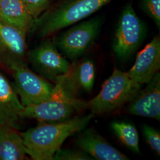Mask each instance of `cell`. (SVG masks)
<instances>
[{
  "instance_id": "obj_1",
  "label": "cell",
  "mask_w": 160,
  "mask_h": 160,
  "mask_svg": "<svg viewBox=\"0 0 160 160\" xmlns=\"http://www.w3.org/2000/svg\"><path fill=\"white\" fill-rule=\"evenodd\" d=\"M94 116L91 113L61 122H40L22 133L27 154L32 160H53L64 141L84 129Z\"/></svg>"
},
{
  "instance_id": "obj_2",
  "label": "cell",
  "mask_w": 160,
  "mask_h": 160,
  "mask_svg": "<svg viewBox=\"0 0 160 160\" xmlns=\"http://www.w3.org/2000/svg\"><path fill=\"white\" fill-rule=\"evenodd\" d=\"M112 0H65L33 21L30 30L46 38L89 17Z\"/></svg>"
},
{
  "instance_id": "obj_3",
  "label": "cell",
  "mask_w": 160,
  "mask_h": 160,
  "mask_svg": "<svg viewBox=\"0 0 160 160\" xmlns=\"http://www.w3.org/2000/svg\"><path fill=\"white\" fill-rule=\"evenodd\" d=\"M142 86L131 79L127 72L114 68L100 92L88 102V108L94 115L110 113L129 102Z\"/></svg>"
},
{
  "instance_id": "obj_4",
  "label": "cell",
  "mask_w": 160,
  "mask_h": 160,
  "mask_svg": "<svg viewBox=\"0 0 160 160\" xmlns=\"http://www.w3.org/2000/svg\"><path fill=\"white\" fill-rule=\"evenodd\" d=\"M86 108L88 102L69 99L54 86L51 97L42 102L24 107L20 118L34 119L40 122H61L72 118L76 112Z\"/></svg>"
},
{
  "instance_id": "obj_5",
  "label": "cell",
  "mask_w": 160,
  "mask_h": 160,
  "mask_svg": "<svg viewBox=\"0 0 160 160\" xmlns=\"http://www.w3.org/2000/svg\"><path fill=\"white\" fill-rule=\"evenodd\" d=\"M102 25L100 17L84 21L59 34L53 43L67 58L76 60L92 46Z\"/></svg>"
},
{
  "instance_id": "obj_6",
  "label": "cell",
  "mask_w": 160,
  "mask_h": 160,
  "mask_svg": "<svg viewBox=\"0 0 160 160\" xmlns=\"http://www.w3.org/2000/svg\"><path fill=\"white\" fill-rule=\"evenodd\" d=\"M145 31L143 22L131 4H127L121 13L114 34L115 55L121 60L130 57L141 44Z\"/></svg>"
},
{
  "instance_id": "obj_7",
  "label": "cell",
  "mask_w": 160,
  "mask_h": 160,
  "mask_svg": "<svg viewBox=\"0 0 160 160\" xmlns=\"http://www.w3.org/2000/svg\"><path fill=\"white\" fill-rule=\"evenodd\" d=\"M14 87L24 107L36 104L48 99L54 84L29 68L23 63L14 69Z\"/></svg>"
},
{
  "instance_id": "obj_8",
  "label": "cell",
  "mask_w": 160,
  "mask_h": 160,
  "mask_svg": "<svg viewBox=\"0 0 160 160\" xmlns=\"http://www.w3.org/2000/svg\"><path fill=\"white\" fill-rule=\"evenodd\" d=\"M29 62L38 74L53 83L68 71L71 64L58 51L55 43L44 40L27 53Z\"/></svg>"
},
{
  "instance_id": "obj_9",
  "label": "cell",
  "mask_w": 160,
  "mask_h": 160,
  "mask_svg": "<svg viewBox=\"0 0 160 160\" xmlns=\"http://www.w3.org/2000/svg\"><path fill=\"white\" fill-rule=\"evenodd\" d=\"M96 78V68L92 60L86 59L71 65L68 71L58 77L55 88L71 100H79L81 92H91Z\"/></svg>"
},
{
  "instance_id": "obj_10",
  "label": "cell",
  "mask_w": 160,
  "mask_h": 160,
  "mask_svg": "<svg viewBox=\"0 0 160 160\" xmlns=\"http://www.w3.org/2000/svg\"><path fill=\"white\" fill-rule=\"evenodd\" d=\"M26 34L0 21V67L12 72L26 63Z\"/></svg>"
},
{
  "instance_id": "obj_11",
  "label": "cell",
  "mask_w": 160,
  "mask_h": 160,
  "mask_svg": "<svg viewBox=\"0 0 160 160\" xmlns=\"http://www.w3.org/2000/svg\"><path fill=\"white\" fill-rule=\"evenodd\" d=\"M147 84L129 102L126 112L128 114L160 120V73L157 72Z\"/></svg>"
},
{
  "instance_id": "obj_12",
  "label": "cell",
  "mask_w": 160,
  "mask_h": 160,
  "mask_svg": "<svg viewBox=\"0 0 160 160\" xmlns=\"http://www.w3.org/2000/svg\"><path fill=\"white\" fill-rule=\"evenodd\" d=\"M160 68V38L156 36L138 53L135 62L127 72L138 83L148 84Z\"/></svg>"
},
{
  "instance_id": "obj_13",
  "label": "cell",
  "mask_w": 160,
  "mask_h": 160,
  "mask_svg": "<svg viewBox=\"0 0 160 160\" xmlns=\"http://www.w3.org/2000/svg\"><path fill=\"white\" fill-rule=\"evenodd\" d=\"M75 145L93 160H127L129 157L115 148L95 129H83L75 141Z\"/></svg>"
},
{
  "instance_id": "obj_14",
  "label": "cell",
  "mask_w": 160,
  "mask_h": 160,
  "mask_svg": "<svg viewBox=\"0 0 160 160\" xmlns=\"http://www.w3.org/2000/svg\"><path fill=\"white\" fill-rule=\"evenodd\" d=\"M24 109L14 86L0 71V126L8 125L16 128Z\"/></svg>"
},
{
  "instance_id": "obj_15",
  "label": "cell",
  "mask_w": 160,
  "mask_h": 160,
  "mask_svg": "<svg viewBox=\"0 0 160 160\" xmlns=\"http://www.w3.org/2000/svg\"><path fill=\"white\" fill-rule=\"evenodd\" d=\"M0 21L28 33L34 20L22 0H0Z\"/></svg>"
},
{
  "instance_id": "obj_16",
  "label": "cell",
  "mask_w": 160,
  "mask_h": 160,
  "mask_svg": "<svg viewBox=\"0 0 160 160\" xmlns=\"http://www.w3.org/2000/svg\"><path fill=\"white\" fill-rule=\"evenodd\" d=\"M26 150L22 134L10 125L0 126V160L26 159Z\"/></svg>"
},
{
  "instance_id": "obj_17",
  "label": "cell",
  "mask_w": 160,
  "mask_h": 160,
  "mask_svg": "<svg viewBox=\"0 0 160 160\" xmlns=\"http://www.w3.org/2000/svg\"><path fill=\"white\" fill-rule=\"evenodd\" d=\"M111 128L122 143L135 153H140L139 135L135 126L125 122L114 121L111 123Z\"/></svg>"
},
{
  "instance_id": "obj_18",
  "label": "cell",
  "mask_w": 160,
  "mask_h": 160,
  "mask_svg": "<svg viewBox=\"0 0 160 160\" xmlns=\"http://www.w3.org/2000/svg\"><path fill=\"white\" fill-rule=\"evenodd\" d=\"M54 160H93L86 152L82 150L71 149H59L53 157Z\"/></svg>"
},
{
  "instance_id": "obj_19",
  "label": "cell",
  "mask_w": 160,
  "mask_h": 160,
  "mask_svg": "<svg viewBox=\"0 0 160 160\" xmlns=\"http://www.w3.org/2000/svg\"><path fill=\"white\" fill-rule=\"evenodd\" d=\"M143 136L151 149L160 154V134L157 129L151 126L143 125L142 127Z\"/></svg>"
},
{
  "instance_id": "obj_20",
  "label": "cell",
  "mask_w": 160,
  "mask_h": 160,
  "mask_svg": "<svg viewBox=\"0 0 160 160\" xmlns=\"http://www.w3.org/2000/svg\"><path fill=\"white\" fill-rule=\"evenodd\" d=\"M49 0H22L23 4L33 20L39 17L46 10Z\"/></svg>"
},
{
  "instance_id": "obj_21",
  "label": "cell",
  "mask_w": 160,
  "mask_h": 160,
  "mask_svg": "<svg viewBox=\"0 0 160 160\" xmlns=\"http://www.w3.org/2000/svg\"><path fill=\"white\" fill-rule=\"evenodd\" d=\"M142 6L144 12L155 23L160 26V0H142Z\"/></svg>"
}]
</instances>
